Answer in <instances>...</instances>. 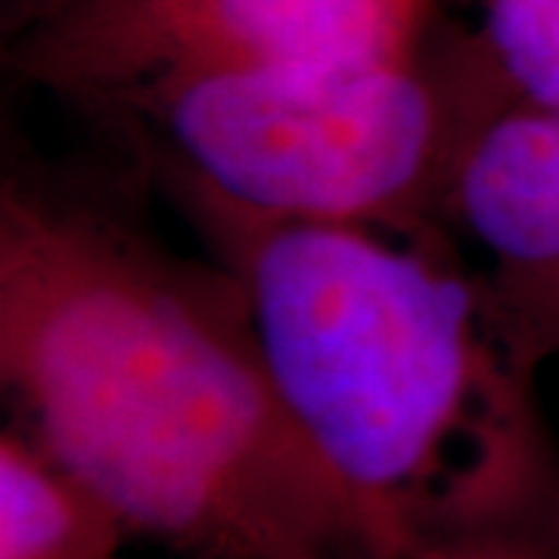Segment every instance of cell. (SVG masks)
Listing matches in <instances>:
<instances>
[{
  "label": "cell",
  "mask_w": 559,
  "mask_h": 559,
  "mask_svg": "<svg viewBox=\"0 0 559 559\" xmlns=\"http://www.w3.org/2000/svg\"><path fill=\"white\" fill-rule=\"evenodd\" d=\"M0 385L10 423L171 559H373L234 277L112 187L7 171Z\"/></svg>",
  "instance_id": "6da1fadb"
},
{
  "label": "cell",
  "mask_w": 559,
  "mask_h": 559,
  "mask_svg": "<svg viewBox=\"0 0 559 559\" xmlns=\"http://www.w3.org/2000/svg\"><path fill=\"white\" fill-rule=\"evenodd\" d=\"M240 289L271 380L373 559L559 547V448L454 242L246 215L146 168Z\"/></svg>",
  "instance_id": "7a4b0ae2"
},
{
  "label": "cell",
  "mask_w": 559,
  "mask_h": 559,
  "mask_svg": "<svg viewBox=\"0 0 559 559\" xmlns=\"http://www.w3.org/2000/svg\"><path fill=\"white\" fill-rule=\"evenodd\" d=\"M510 103L479 28L439 20L399 53L175 75L97 109L146 168L246 215L454 242L460 168Z\"/></svg>",
  "instance_id": "3957f363"
},
{
  "label": "cell",
  "mask_w": 559,
  "mask_h": 559,
  "mask_svg": "<svg viewBox=\"0 0 559 559\" xmlns=\"http://www.w3.org/2000/svg\"><path fill=\"white\" fill-rule=\"evenodd\" d=\"M439 20L436 0H69L7 57L20 79L97 109L175 75L399 53Z\"/></svg>",
  "instance_id": "277c9868"
},
{
  "label": "cell",
  "mask_w": 559,
  "mask_h": 559,
  "mask_svg": "<svg viewBox=\"0 0 559 559\" xmlns=\"http://www.w3.org/2000/svg\"><path fill=\"white\" fill-rule=\"evenodd\" d=\"M451 230L485 261L488 318L538 377L559 360V116L510 103L481 128L451 197Z\"/></svg>",
  "instance_id": "5b68a950"
},
{
  "label": "cell",
  "mask_w": 559,
  "mask_h": 559,
  "mask_svg": "<svg viewBox=\"0 0 559 559\" xmlns=\"http://www.w3.org/2000/svg\"><path fill=\"white\" fill-rule=\"evenodd\" d=\"M134 535L106 500L16 423L0 432V559H128Z\"/></svg>",
  "instance_id": "8992f818"
},
{
  "label": "cell",
  "mask_w": 559,
  "mask_h": 559,
  "mask_svg": "<svg viewBox=\"0 0 559 559\" xmlns=\"http://www.w3.org/2000/svg\"><path fill=\"white\" fill-rule=\"evenodd\" d=\"M488 53L522 106L559 116V0H476Z\"/></svg>",
  "instance_id": "52a82bcc"
},
{
  "label": "cell",
  "mask_w": 559,
  "mask_h": 559,
  "mask_svg": "<svg viewBox=\"0 0 559 559\" xmlns=\"http://www.w3.org/2000/svg\"><path fill=\"white\" fill-rule=\"evenodd\" d=\"M395 559H559V547L522 538H469L426 544Z\"/></svg>",
  "instance_id": "ba28073f"
},
{
  "label": "cell",
  "mask_w": 559,
  "mask_h": 559,
  "mask_svg": "<svg viewBox=\"0 0 559 559\" xmlns=\"http://www.w3.org/2000/svg\"><path fill=\"white\" fill-rule=\"evenodd\" d=\"M69 0H0V22L7 40H16L53 20Z\"/></svg>",
  "instance_id": "9c48e42d"
}]
</instances>
